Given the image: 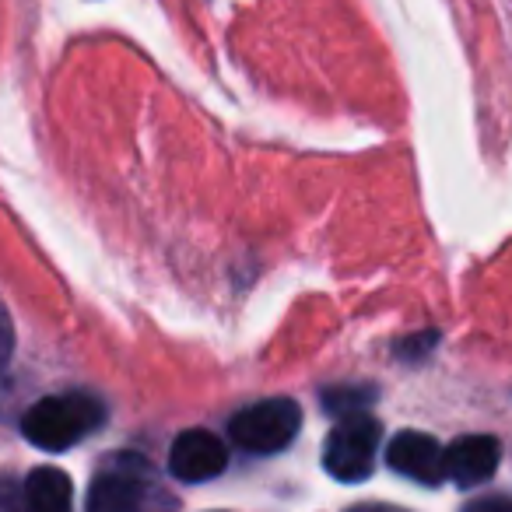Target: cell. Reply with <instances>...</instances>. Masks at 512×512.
I'll use <instances>...</instances> for the list:
<instances>
[{"mask_svg":"<svg viewBox=\"0 0 512 512\" xmlns=\"http://www.w3.org/2000/svg\"><path fill=\"white\" fill-rule=\"evenodd\" d=\"M106 421V404L92 393H57L32 404L22 418V435L39 449H60L78 446L85 435L99 432Z\"/></svg>","mask_w":512,"mask_h":512,"instance_id":"1","label":"cell"},{"mask_svg":"<svg viewBox=\"0 0 512 512\" xmlns=\"http://www.w3.org/2000/svg\"><path fill=\"white\" fill-rule=\"evenodd\" d=\"M299 428H302V407L292 397H271L235 411L228 418V439L239 449H246V453L274 456L285 446H292Z\"/></svg>","mask_w":512,"mask_h":512,"instance_id":"2","label":"cell"},{"mask_svg":"<svg viewBox=\"0 0 512 512\" xmlns=\"http://www.w3.org/2000/svg\"><path fill=\"white\" fill-rule=\"evenodd\" d=\"M379 453V421L369 418L365 411L344 414L327 435L323 446V467L337 481H365L376 467Z\"/></svg>","mask_w":512,"mask_h":512,"instance_id":"3","label":"cell"},{"mask_svg":"<svg viewBox=\"0 0 512 512\" xmlns=\"http://www.w3.org/2000/svg\"><path fill=\"white\" fill-rule=\"evenodd\" d=\"M144 467L137 456H120L95 474L88 491V512H141L144 509Z\"/></svg>","mask_w":512,"mask_h":512,"instance_id":"4","label":"cell"},{"mask_svg":"<svg viewBox=\"0 0 512 512\" xmlns=\"http://www.w3.org/2000/svg\"><path fill=\"white\" fill-rule=\"evenodd\" d=\"M228 467V449L225 442L214 432H204V428H190V432L176 435L169 449V470L172 477L186 484H200L218 477L221 470Z\"/></svg>","mask_w":512,"mask_h":512,"instance_id":"5","label":"cell"},{"mask_svg":"<svg viewBox=\"0 0 512 512\" xmlns=\"http://www.w3.org/2000/svg\"><path fill=\"white\" fill-rule=\"evenodd\" d=\"M498 460H502V446H498L495 435H463L449 449H442V470L460 488L491 481Z\"/></svg>","mask_w":512,"mask_h":512,"instance_id":"6","label":"cell"},{"mask_svg":"<svg viewBox=\"0 0 512 512\" xmlns=\"http://www.w3.org/2000/svg\"><path fill=\"white\" fill-rule=\"evenodd\" d=\"M386 463H390L397 474L411 477L418 484H435L446 481V470H442V446L425 432H400L397 439L386 449Z\"/></svg>","mask_w":512,"mask_h":512,"instance_id":"7","label":"cell"},{"mask_svg":"<svg viewBox=\"0 0 512 512\" xmlns=\"http://www.w3.org/2000/svg\"><path fill=\"white\" fill-rule=\"evenodd\" d=\"M29 512H74L71 477L57 467H36L25 481Z\"/></svg>","mask_w":512,"mask_h":512,"instance_id":"8","label":"cell"},{"mask_svg":"<svg viewBox=\"0 0 512 512\" xmlns=\"http://www.w3.org/2000/svg\"><path fill=\"white\" fill-rule=\"evenodd\" d=\"M369 400H372V390H365V386H358V390H351V386H337V390L323 393V404H327L334 414H341V418H344V414L362 411Z\"/></svg>","mask_w":512,"mask_h":512,"instance_id":"9","label":"cell"},{"mask_svg":"<svg viewBox=\"0 0 512 512\" xmlns=\"http://www.w3.org/2000/svg\"><path fill=\"white\" fill-rule=\"evenodd\" d=\"M0 512H29L25 491L11 477H0Z\"/></svg>","mask_w":512,"mask_h":512,"instance_id":"10","label":"cell"},{"mask_svg":"<svg viewBox=\"0 0 512 512\" xmlns=\"http://www.w3.org/2000/svg\"><path fill=\"white\" fill-rule=\"evenodd\" d=\"M463 512H512V498H505V495L477 498V502H470Z\"/></svg>","mask_w":512,"mask_h":512,"instance_id":"11","label":"cell"},{"mask_svg":"<svg viewBox=\"0 0 512 512\" xmlns=\"http://www.w3.org/2000/svg\"><path fill=\"white\" fill-rule=\"evenodd\" d=\"M435 341H439V334H418V337H411L407 344H400V355L418 358V355H425V351H432Z\"/></svg>","mask_w":512,"mask_h":512,"instance_id":"12","label":"cell"},{"mask_svg":"<svg viewBox=\"0 0 512 512\" xmlns=\"http://www.w3.org/2000/svg\"><path fill=\"white\" fill-rule=\"evenodd\" d=\"M11 341H15V334H11L8 309L0 306V369H4V365H8V358H11Z\"/></svg>","mask_w":512,"mask_h":512,"instance_id":"13","label":"cell"},{"mask_svg":"<svg viewBox=\"0 0 512 512\" xmlns=\"http://www.w3.org/2000/svg\"><path fill=\"white\" fill-rule=\"evenodd\" d=\"M351 512H407V509H393V505H355Z\"/></svg>","mask_w":512,"mask_h":512,"instance_id":"14","label":"cell"}]
</instances>
